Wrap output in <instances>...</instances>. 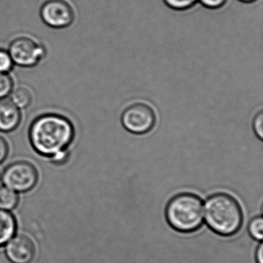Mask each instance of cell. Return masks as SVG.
I'll return each mask as SVG.
<instances>
[{
  "mask_svg": "<svg viewBox=\"0 0 263 263\" xmlns=\"http://www.w3.org/2000/svg\"><path fill=\"white\" fill-rule=\"evenodd\" d=\"M9 144L5 138L0 136V164H2L8 156Z\"/></svg>",
  "mask_w": 263,
  "mask_h": 263,
  "instance_id": "obj_19",
  "label": "cell"
},
{
  "mask_svg": "<svg viewBox=\"0 0 263 263\" xmlns=\"http://www.w3.org/2000/svg\"><path fill=\"white\" fill-rule=\"evenodd\" d=\"M9 98V100L20 110L28 108L33 102V95L31 92L22 86L13 89Z\"/></svg>",
  "mask_w": 263,
  "mask_h": 263,
  "instance_id": "obj_11",
  "label": "cell"
},
{
  "mask_svg": "<svg viewBox=\"0 0 263 263\" xmlns=\"http://www.w3.org/2000/svg\"><path fill=\"white\" fill-rule=\"evenodd\" d=\"M255 261L256 263H263V244L260 241L255 251Z\"/></svg>",
  "mask_w": 263,
  "mask_h": 263,
  "instance_id": "obj_20",
  "label": "cell"
},
{
  "mask_svg": "<svg viewBox=\"0 0 263 263\" xmlns=\"http://www.w3.org/2000/svg\"><path fill=\"white\" fill-rule=\"evenodd\" d=\"M19 202V195L15 191L7 187H0V209L10 211L14 209Z\"/></svg>",
  "mask_w": 263,
  "mask_h": 263,
  "instance_id": "obj_12",
  "label": "cell"
},
{
  "mask_svg": "<svg viewBox=\"0 0 263 263\" xmlns=\"http://www.w3.org/2000/svg\"><path fill=\"white\" fill-rule=\"evenodd\" d=\"M121 121L123 127L130 133L145 135L155 127L156 113L153 107L146 103H133L123 110Z\"/></svg>",
  "mask_w": 263,
  "mask_h": 263,
  "instance_id": "obj_4",
  "label": "cell"
},
{
  "mask_svg": "<svg viewBox=\"0 0 263 263\" xmlns=\"http://www.w3.org/2000/svg\"><path fill=\"white\" fill-rule=\"evenodd\" d=\"M40 16L44 24L56 30L67 28L75 19L73 8L64 0H47L41 7Z\"/></svg>",
  "mask_w": 263,
  "mask_h": 263,
  "instance_id": "obj_7",
  "label": "cell"
},
{
  "mask_svg": "<svg viewBox=\"0 0 263 263\" xmlns=\"http://www.w3.org/2000/svg\"><path fill=\"white\" fill-rule=\"evenodd\" d=\"M14 89V82L10 73H0V101L7 99Z\"/></svg>",
  "mask_w": 263,
  "mask_h": 263,
  "instance_id": "obj_14",
  "label": "cell"
},
{
  "mask_svg": "<svg viewBox=\"0 0 263 263\" xmlns=\"http://www.w3.org/2000/svg\"><path fill=\"white\" fill-rule=\"evenodd\" d=\"M22 114L9 99L0 101V132H14L21 124Z\"/></svg>",
  "mask_w": 263,
  "mask_h": 263,
  "instance_id": "obj_9",
  "label": "cell"
},
{
  "mask_svg": "<svg viewBox=\"0 0 263 263\" xmlns=\"http://www.w3.org/2000/svg\"><path fill=\"white\" fill-rule=\"evenodd\" d=\"M203 7L211 10L221 8L227 2V0H198Z\"/></svg>",
  "mask_w": 263,
  "mask_h": 263,
  "instance_id": "obj_18",
  "label": "cell"
},
{
  "mask_svg": "<svg viewBox=\"0 0 263 263\" xmlns=\"http://www.w3.org/2000/svg\"><path fill=\"white\" fill-rule=\"evenodd\" d=\"M252 127H253L254 132L257 138L259 140H262L263 138V112L260 110L254 117L253 121H252Z\"/></svg>",
  "mask_w": 263,
  "mask_h": 263,
  "instance_id": "obj_17",
  "label": "cell"
},
{
  "mask_svg": "<svg viewBox=\"0 0 263 263\" xmlns=\"http://www.w3.org/2000/svg\"><path fill=\"white\" fill-rule=\"evenodd\" d=\"M239 1L245 3V4H251V3L255 2L256 0H239Z\"/></svg>",
  "mask_w": 263,
  "mask_h": 263,
  "instance_id": "obj_21",
  "label": "cell"
},
{
  "mask_svg": "<svg viewBox=\"0 0 263 263\" xmlns=\"http://www.w3.org/2000/svg\"><path fill=\"white\" fill-rule=\"evenodd\" d=\"M16 231V221L14 216L8 211L0 209V247L5 246Z\"/></svg>",
  "mask_w": 263,
  "mask_h": 263,
  "instance_id": "obj_10",
  "label": "cell"
},
{
  "mask_svg": "<svg viewBox=\"0 0 263 263\" xmlns=\"http://www.w3.org/2000/svg\"><path fill=\"white\" fill-rule=\"evenodd\" d=\"M6 255L13 263H30L36 253L34 244L24 235L13 237L6 246Z\"/></svg>",
  "mask_w": 263,
  "mask_h": 263,
  "instance_id": "obj_8",
  "label": "cell"
},
{
  "mask_svg": "<svg viewBox=\"0 0 263 263\" xmlns=\"http://www.w3.org/2000/svg\"><path fill=\"white\" fill-rule=\"evenodd\" d=\"M163 1L169 8L181 11V10L192 8L198 0H163Z\"/></svg>",
  "mask_w": 263,
  "mask_h": 263,
  "instance_id": "obj_16",
  "label": "cell"
},
{
  "mask_svg": "<svg viewBox=\"0 0 263 263\" xmlns=\"http://www.w3.org/2000/svg\"><path fill=\"white\" fill-rule=\"evenodd\" d=\"M14 66L8 50L0 49V73H10Z\"/></svg>",
  "mask_w": 263,
  "mask_h": 263,
  "instance_id": "obj_15",
  "label": "cell"
},
{
  "mask_svg": "<svg viewBox=\"0 0 263 263\" xmlns=\"http://www.w3.org/2000/svg\"><path fill=\"white\" fill-rule=\"evenodd\" d=\"M38 177L34 165L28 161H19L6 167L2 180L6 187L16 192H26L36 186Z\"/></svg>",
  "mask_w": 263,
  "mask_h": 263,
  "instance_id": "obj_6",
  "label": "cell"
},
{
  "mask_svg": "<svg viewBox=\"0 0 263 263\" xmlns=\"http://www.w3.org/2000/svg\"><path fill=\"white\" fill-rule=\"evenodd\" d=\"M28 135L36 153L61 163L68 157L67 150L74 140L76 130L67 117L49 113L40 115L32 121Z\"/></svg>",
  "mask_w": 263,
  "mask_h": 263,
  "instance_id": "obj_1",
  "label": "cell"
},
{
  "mask_svg": "<svg viewBox=\"0 0 263 263\" xmlns=\"http://www.w3.org/2000/svg\"><path fill=\"white\" fill-rule=\"evenodd\" d=\"M204 220L214 233L221 237H232L241 230L244 213L235 197L226 192H218L206 200Z\"/></svg>",
  "mask_w": 263,
  "mask_h": 263,
  "instance_id": "obj_2",
  "label": "cell"
},
{
  "mask_svg": "<svg viewBox=\"0 0 263 263\" xmlns=\"http://www.w3.org/2000/svg\"><path fill=\"white\" fill-rule=\"evenodd\" d=\"M15 65L24 68L37 66L47 54L44 46L28 36H20L13 40L8 49Z\"/></svg>",
  "mask_w": 263,
  "mask_h": 263,
  "instance_id": "obj_5",
  "label": "cell"
},
{
  "mask_svg": "<svg viewBox=\"0 0 263 263\" xmlns=\"http://www.w3.org/2000/svg\"><path fill=\"white\" fill-rule=\"evenodd\" d=\"M249 235L256 241H261L263 238V219L261 215L252 218L248 226Z\"/></svg>",
  "mask_w": 263,
  "mask_h": 263,
  "instance_id": "obj_13",
  "label": "cell"
},
{
  "mask_svg": "<svg viewBox=\"0 0 263 263\" xmlns=\"http://www.w3.org/2000/svg\"><path fill=\"white\" fill-rule=\"evenodd\" d=\"M164 215L173 230L183 234L197 232L204 221L202 199L192 192L177 194L167 202Z\"/></svg>",
  "mask_w": 263,
  "mask_h": 263,
  "instance_id": "obj_3",
  "label": "cell"
}]
</instances>
